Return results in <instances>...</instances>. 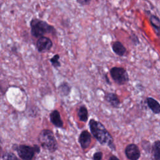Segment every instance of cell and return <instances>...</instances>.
Here are the masks:
<instances>
[{"instance_id": "cell-8", "label": "cell", "mask_w": 160, "mask_h": 160, "mask_svg": "<svg viewBox=\"0 0 160 160\" xmlns=\"http://www.w3.org/2000/svg\"><path fill=\"white\" fill-rule=\"evenodd\" d=\"M78 141L81 148L84 150L86 149L91 142V135L90 132L87 130H83L79 136Z\"/></svg>"}, {"instance_id": "cell-16", "label": "cell", "mask_w": 160, "mask_h": 160, "mask_svg": "<svg viewBox=\"0 0 160 160\" xmlns=\"http://www.w3.org/2000/svg\"><path fill=\"white\" fill-rule=\"evenodd\" d=\"M58 90L61 96L65 97L69 95L71 91V87L67 82H62L58 86Z\"/></svg>"}, {"instance_id": "cell-13", "label": "cell", "mask_w": 160, "mask_h": 160, "mask_svg": "<svg viewBox=\"0 0 160 160\" xmlns=\"http://www.w3.org/2000/svg\"><path fill=\"white\" fill-rule=\"evenodd\" d=\"M112 51L119 56H124L126 52V48L122 44L121 42L116 41L113 42L112 44Z\"/></svg>"}, {"instance_id": "cell-15", "label": "cell", "mask_w": 160, "mask_h": 160, "mask_svg": "<svg viewBox=\"0 0 160 160\" xmlns=\"http://www.w3.org/2000/svg\"><path fill=\"white\" fill-rule=\"evenodd\" d=\"M152 160H160V141H154L151 146Z\"/></svg>"}, {"instance_id": "cell-1", "label": "cell", "mask_w": 160, "mask_h": 160, "mask_svg": "<svg viewBox=\"0 0 160 160\" xmlns=\"http://www.w3.org/2000/svg\"><path fill=\"white\" fill-rule=\"evenodd\" d=\"M89 128L91 134L101 145H106L112 151H116L112 136L101 122L91 119L89 121Z\"/></svg>"}, {"instance_id": "cell-7", "label": "cell", "mask_w": 160, "mask_h": 160, "mask_svg": "<svg viewBox=\"0 0 160 160\" xmlns=\"http://www.w3.org/2000/svg\"><path fill=\"white\" fill-rule=\"evenodd\" d=\"M52 45L53 44L52 40L46 36H42L38 38L36 43L37 50L39 52L49 51L52 47Z\"/></svg>"}, {"instance_id": "cell-19", "label": "cell", "mask_w": 160, "mask_h": 160, "mask_svg": "<svg viewBox=\"0 0 160 160\" xmlns=\"http://www.w3.org/2000/svg\"><path fill=\"white\" fill-rule=\"evenodd\" d=\"M103 156V154L101 151H97L94 153L92 156L93 160H102Z\"/></svg>"}, {"instance_id": "cell-3", "label": "cell", "mask_w": 160, "mask_h": 160, "mask_svg": "<svg viewBox=\"0 0 160 160\" xmlns=\"http://www.w3.org/2000/svg\"><path fill=\"white\" fill-rule=\"evenodd\" d=\"M38 141L41 147L49 152H54L58 149V143L54 132L49 129H44L39 132Z\"/></svg>"}, {"instance_id": "cell-10", "label": "cell", "mask_w": 160, "mask_h": 160, "mask_svg": "<svg viewBox=\"0 0 160 160\" xmlns=\"http://www.w3.org/2000/svg\"><path fill=\"white\" fill-rule=\"evenodd\" d=\"M104 100L114 108H119L120 107V100L117 94L115 93L105 92Z\"/></svg>"}, {"instance_id": "cell-20", "label": "cell", "mask_w": 160, "mask_h": 160, "mask_svg": "<svg viewBox=\"0 0 160 160\" xmlns=\"http://www.w3.org/2000/svg\"><path fill=\"white\" fill-rule=\"evenodd\" d=\"M130 39H131V40L132 42L134 44V45L136 46V45H138V44H139V39H138V36H137L136 34H132L131 35V36H130Z\"/></svg>"}, {"instance_id": "cell-9", "label": "cell", "mask_w": 160, "mask_h": 160, "mask_svg": "<svg viewBox=\"0 0 160 160\" xmlns=\"http://www.w3.org/2000/svg\"><path fill=\"white\" fill-rule=\"evenodd\" d=\"M49 119L51 123L56 128H62L64 125V122L61 119V114L57 109L52 110L49 114Z\"/></svg>"}, {"instance_id": "cell-11", "label": "cell", "mask_w": 160, "mask_h": 160, "mask_svg": "<svg viewBox=\"0 0 160 160\" xmlns=\"http://www.w3.org/2000/svg\"><path fill=\"white\" fill-rule=\"evenodd\" d=\"M146 103L148 108L154 114L160 113V104L157 100L153 98L148 97L146 98Z\"/></svg>"}, {"instance_id": "cell-18", "label": "cell", "mask_w": 160, "mask_h": 160, "mask_svg": "<svg viewBox=\"0 0 160 160\" xmlns=\"http://www.w3.org/2000/svg\"><path fill=\"white\" fill-rule=\"evenodd\" d=\"M59 58H60V56L58 54H54L50 59H49V61L51 64V65L54 68H58L59 67L61 66V63L59 62Z\"/></svg>"}, {"instance_id": "cell-21", "label": "cell", "mask_w": 160, "mask_h": 160, "mask_svg": "<svg viewBox=\"0 0 160 160\" xmlns=\"http://www.w3.org/2000/svg\"><path fill=\"white\" fill-rule=\"evenodd\" d=\"M76 2L81 6H87L89 5L91 0H76Z\"/></svg>"}, {"instance_id": "cell-17", "label": "cell", "mask_w": 160, "mask_h": 160, "mask_svg": "<svg viewBox=\"0 0 160 160\" xmlns=\"http://www.w3.org/2000/svg\"><path fill=\"white\" fill-rule=\"evenodd\" d=\"M2 160H21L13 152L11 151H6L2 155Z\"/></svg>"}, {"instance_id": "cell-6", "label": "cell", "mask_w": 160, "mask_h": 160, "mask_svg": "<svg viewBox=\"0 0 160 160\" xmlns=\"http://www.w3.org/2000/svg\"><path fill=\"white\" fill-rule=\"evenodd\" d=\"M124 153L129 160H138L141 156V152L138 146L134 143L126 146Z\"/></svg>"}, {"instance_id": "cell-12", "label": "cell", "mask_w": 160, "mask_h": 160, "mask_svg": "<svg viewBox=\"0 0 160 160\" xmlns=\"http://www.w3.org/2000/svg\"><path fill=\"white\" fill-rule=\"evenodd\" d=\"M149 21L155 34L160 37V19L159 17L154 14H151L149 16Z\"/></svg>"}, {"instance_id": "cell-4", "label": "cell", "mask_w": 160, "mask_h": 160, "mask_svg": "<svg viewBox=\"0 0 160 160\" xmlns=\"http://www.w3.org/2000/svg\"><path fill=\"white\" fill-rule=\"evenodd\" d=\"M12 148L16 151L21 160H32L35 155L41 151L40 147L37 144L31 146L26 144H14Z\"/></svg>"}, {"instance_id": "cell-23", "label": "cell", "mask_w": 160, "mask_h": 160, "mask_svg": "<svg viewBox=\"0 0 160 160\" xmlns=\"http://www.w3.org/2000/svg\"><path fill=\"white\" fill-rule=\"evenodd\" d=\"M105 76H106V82H107L108 84H111V83L109 82V79H108V77H107V75H106V74H105Z\"/></svg>"}, {"instance_id": "cell-14", "label": "cell", "mask_w": 160, "mask_h": 160, "mask_svg": "<svg viewBox=\"0 0 160 160\" xmlns=\"http://www.w3.org/2000/svg\"><path fill=\"white\" fill-rule=\"evenodd\" d=\"M77 114L80 121L86 122L88 120V111L86 106H80L78 109Z\"/></svg>"}, {"instance_id": "cell-22", "label": "cell", "mask_w": 160, "mask_h": 160, "mask_svg": "<svg viewBox=\"0 0 160 160\" xmlns=\"http://www.w3.org/2000/svg\"><path fill=\"white\" fill-rule=\"evenodd\" d=\"M108 160H119V159L114 155H111L108 158Z\"/></svg>"}, {"instance_id": "cell-5", "label": "cell", "mask_w": 160, "mask_h": 160, "mask_svg": "<svg viewBox=\"0 0 160 160\" xmlns=\"http://www.w3.org/2000/svg\"><path fill=\"white\" fill-rule=\"evenodd\" d=\"M112 79L118 85H124L129 81V74L126 69L122 67L114 66L109 70Z\"/></svg>"}, {"instance_id": "cell-2", "label": "cell", "mask_w": 160, "mask_h": 160, "mask_svg": "<svg viewBox=\"0 0 160 160\" xmlns=\"http://www.w3.org/2000/svg\"><path fill=\"white\" fill-rule=\"evenodd\" d=\"M31 34L37 38L44 36L47 34H52L55 35L56 30L52 25L48 24L46 21L38 18H33L30 21Z\"/></svg>"}]
</instances>
